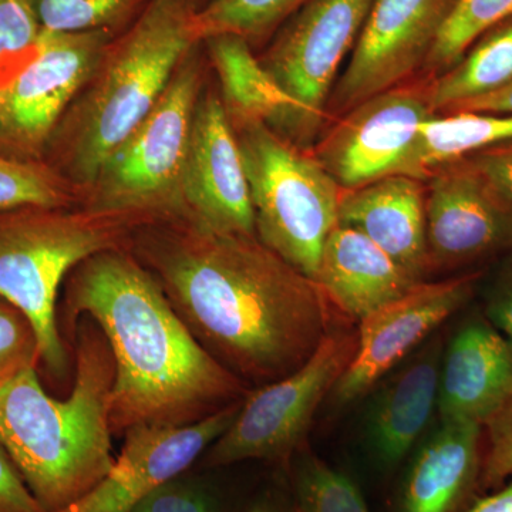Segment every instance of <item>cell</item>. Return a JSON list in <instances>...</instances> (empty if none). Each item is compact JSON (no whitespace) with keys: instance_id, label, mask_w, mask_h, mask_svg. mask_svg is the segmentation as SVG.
<instances>
[{"instance_id":"9a60e30c","label":"cell","mask_w":512,"mask_h":512,"mask_svg":"<svg viewBox=\"0 0 512 512\" xmlns=\"http://www.w3.org/2000/svg\"><path fill=\"white\" fill-rule=\"evenodd\" d=\"M188 221L218 234L255 235V214L234 128L210 82L198 99L184 168Z\"/></svg>"},{"instance_id":"4dcf8cb0","label":"cell","mask_w":512,"mask_h":512,"mask_svg":"<svg viewBox=\"0 0 512 512\" xmlns=\"http://www.w3.org/2000/svg\"><path fill=\"white\" fill-rule=\"evenodd\" d=\"M40 366L36 330L25 313L0 298V383L28 367Z\"/></svg>"},{"instance_id":"8fae6325","label":"cell","mask_w":512,"mask_h":512,"mask_svg":"<svg viewBox=\"0 0 512 512\" xmlns=\"http://www.w3.org/2000/svg\"><path fill=\"white\" fill-rule=\"evenodd\" d=\"M430 79L376 94L340 116L312 154L342 190L402 175L417 128L434 116Z\"/></svg>"},{"instance_id":"6da1fadb","label":"cell","mask_w":512,"mask_h":512,"mask_svg":"<svg viewBox=\"0 0 512 512\" xmlns=\"http://www.w3.org/2000/svg\"><path fill=\"white\" fill-rule=\"evenodd\" d=\"M128 249L202 348L248 386L291 375L332 332L319 285L255 235L151 222L134 229Z\"/></svg>"},{"instance_id":"f1b7e54d","label":"cell","mask_w":512,"mask_h":512,"mask_svg":"<svg viewBox=\"0 0 512 512\" xmlns=\"http://www.w3.org/2000/svg\"><path fill=\"white\" fill-rule=\"evenodd\" d=\"M295 512H372L345 474L316 457H305L292 474Z\"/></svg>"},{"instance_id":"ac0fdd59","label":"cell","mask_w":512,"mask_h":512,"mask_svg":"<svg viewBox=\"0 0 512 512\" xmlns=\"http://www.w3.org/2000/svg\"><path fill=\"white\" fill-rule=\"evenodd\" d=\"M426 195V181L407 175H389L355 190H342L339 224L365 234L407 274L424 282L431 272Z\"/></svg>"},{"instance_id":"5b68a950","label":"cell","mask_w":512,"mask_h":512,"mask_svg":"<svg viewBox=\"0 0 512 512\" xmlns=\"http://www.w3.org/2000/svg\"><path fill=\"white\" fill-rule=\"evenodd\" d=\"M137 222L82 207L0 211V298L36 330L40 366L56 382L72 376L73 350L57 323L60 288L84 259L128 248Z\"/></svg>"},{"instance_id":"7402d4cb","label":"cell","mask_w":512,"mask_h":512,"mask_svg":"<svg viewBox=\"0 0 512 512\" xmlns=\"http://www.w3.org/2000/svg\"><path fill=\"white\" fill-rule=\"evenodd\" d=\"M202 43L231 127L262 123L282 136L291 110L289 101L247 40L218 35Z\"/></svg>"},{"instance_id":"d6a6232c","label":"cell","mask_w":512,"mask_h":512,"mask_svg":"<svg viewBox=\"0 0 512 512\" xmlns=\"http://www.w3.org/2000/svg\"><path fill=\"white\" fill-rule=\"evenodd\" d=\"M188 471L158 487L133 512H221L214 491Z\"/></svg>"},{"instance_id":"9c48e42d","label":"cell","mask_w":512,"mask_h":512,"mask_svg":"<svg viewBox=\"0 0 512 512\" xmlns=\"http://www.w3.org/2000/svg\"><path fill=\"white\" fill-rule=\"evenodd\" d=\"M357 330L332 329L311 359L284 379L249 390L227 431L202 464L221 468L249 460L288 463L313 417L355 355Z\"/></svg>"},{"instance_id":"7a4b0ae2","label":"cell","mask_w":512,"mask_h":512,"mask_svg":"<svg viewBox=\"0 0 512 512\" xmlns=\"http://www.w3.org/2000/svg\"><path fill=\"white\" fill-rule=\"evenodd\" d=\"M83 316L113 353V436L138 426H190L247 397L248 384L202 348L128 248L90 256L67 275L57 303L67 345Z\"/></svg>"},{"instance_id":"5bb4252c","label":"cell","mask_w":512,"mask_h":512,"mask_svg":"<svg viewBox=\"0 0 512 512\" xmlns=\"http://www.w3.org/2000/svg\"><path fill=\"white\" fill-rule=\"evenodd\" d=\"M483 276L484 269H474L439 282H420L360 320L355 355L332 392L335 402H356L402 365L433 330L470 303Z\"/></svg>"},{"instance_id":"ba28073f","label":"cell","mask_w":512,"mask_h":512,"mask_svg":"<svg viewBox=\"0 0 512 512\" xmlns=\"http://www.w3.org/2000/svg\"><path fill=\"white\" fill-rule=\"evenodd\" d=\"M373 0H311L258 53L289 101L282 137L312 150L328 117L343 60L352 55Z\"/></svg>"},{"instance_id":"8992f818","label":"cell","mask_w":512,"mask_h":512,"mask_svg":"<svg viewBox=\"0 0 512 512\" xmlns=\"http://www.w3.org/2000/svg\"><path fill=\"white\" fill-rule=\"evenodd\" d=\"M204 43L178 64L157 106L101 165L79 207L121 215L138 225L188 221L184 168L192 120L210 76Z\"/></svg>"},{"instance_id":"277c9868","label":"cell","mask_w":512,"mask_h":512,"mask_svg":"<svg viewBox=\"0 0 512 512\" xmlns=\"http://www.w3.org/2000/svg\"><path fill=\"white\" fill-rule=\"evenodd\" d=\"M192 15L178 0H150L136 22L111 40L64 113L43 161L79 197L104 161L150 116L178 64L197 43Z\"/></svg>"},{"instance_id":"ffe728a7","label":"cell","mask_w":512,"mask_h":512,"mask_svg":"<svg viewBox=\"0 0 512 512\" xmlns=\"http://www.w3.org/2000/svg\"><path fill=\"white\" fill-rule=\"evenodd\" d=\"M483 427L440 423L404 477L400 512H461L480 491Z\"/></svg>"},{"instance_id":"603a6c76","label":"cell","mask_w":512,"mask_h":512,"mask_svg":"<svg viewBox=\"0 0 512 512\" xmlns=\"http://www.w3.org/2000/svg\"><path fill=\"white\" fill-rule=\"evenodd\" d=\"M512 138V116L434 114L417 128L402 175L427 181L434 170Z\"/></svg>"},{"instance_id":"4316f807","label":"cell","mask_w":512,"mask_h":512,"mask_svg":"<svg viewBox=\"0 0 512 512\" xmlns=\"http://www.w3.org/2000/svg\"><path fill=\"white\" fill-rule=\"evenodd\" d=\"M23 207H79V192L45 161L0 150V211Z\"/></svg>"},{"instance_id":"52a82bcc","label":"cell","mask_w":512,"mask_h":512,"mask_svg":"<svg viewBox=\"0 0 512 512\" xmlns=\"http://www.w3.org/2000/svg\"><path fill=\"white\" fill-rule=\"evenodd\" d=\"M255 214L256 238L315 281L330 232L339 224L342 188L311 150L266 124L234 128Z\"/></svg>"},{"instance_id":"d6986e66","label":"cell","mask_w":512,"mask_h":512,"mask_svg":"<svg viewBox=\"0 0 512 512\" xmlns=\"http://www.w3.org/2000/svg\"><path fill=\"white\" fill-rule=\"evenodd\" d=\"M315 282L333 308L357 322L420 284L372 239L342 224L326 239Z\"/></svg>"},{"instance_id":"44dd1931","label":"cell","mask_w":512,"mask_h":512,"mask_svg":"<svg viewBox=\"0 0 512 512\" xmlns=\"http://www.w3.org/2000/svg\"><path fill=\"white\" fill-rule=\"evenodd\" d=\"M443 342L440 336L384 380L373 400L369 437L377 458L392 467L407 456L437 410Z\"/></svg>"},{"instance_id":"2e32d148","label":"cell","mask_w":512,"mask_h":512,"mask_svg":"<svg viewBox=\"0 0 512 512\" xmlns=\"http://www.w3.org/2000/svg\"><path fill=\"white\" fill-rule=\"evenodd\" d=\"M242 402L190 426H138L126 431L107 476L79 501L57 512H133L158 487L204 456L231 426Z\"/></svg>"},{"instance_id":"1f68e13d","label":"cell","mask_w":512,"mask_h":512,"mask_svg":"<svg viewBox=\"0 0 512 512\" xmlns=\"http://www.w3.org/2000/svg\"><path fill=\"white\" fill-rule=\"evenodd\" d=\"M480 493H491L512 478V393L483 427Z\"/></svg>"},{"instance_id":"e575fe53","label":"cell","mask_w":512,"mask_h":512,"mask_svg":"<svg viewBox=\"0 0 512 512\" xmlns=\"http://www.w3.org/2000/svg\"><path fill=\"white\" fill-rule=\"evenodd\" d=\"M468 158L495 190L512 202V138L483 148Z\"/></svg>"},{"instance_id":"7c38bea8","label":"cell","mask_w":512,"mask_h":512,"mask_svg":"<svg viewBox=\"0 0 512 512\" xmlns=\"http://www.w3.org/2000/svg\"><path fill=\"white\" fill-rule=\"evenodd\" d=\"M426 188L431 272L483 269L512 251V202L470 158L434 170Z\"/></svg>"},{"instance_id":"d590c367","label":"cell","mask_w":512,"mask_h":512,"mask_svg":"<svg viewBox=\"0 0 512 512\" xmlns=\"http://www.w3.org/2000/svg\"><path fill=\"white\" fill-rule=\"evenodd\" d=\"M0 512H46L37 503L0 444Z\"/></svg>"},{"instance_id":"d4e9b609","label":"cell","mask_w":512,"mask_h":512,"mask_svg":"<svg viewBox=\"0 0 512 512\" xmlns=\"http://www.w3.org/2000/svg\"><path fill=\"white\" fill-rule=\"evenodd\" d=\"M311 0H214L192 15L191 32L197 42L218 35L247 40L256 55L286 20Z\"/></svg>"},{"instance_id":"484cf974","label":"cell","mask_w":512,"mask_h":512,"mask_svg":"<svg viewBox=\"0 0 512 512\" xmlns=\"http://www.w3.org/2000/svg\"><path fill=\"white\" fill-rule=\"evenodd\" d=\"M46 32H126L150 0H29Z\"/></svg>"},{"instance_id":"30bf717a","label":"cell","mask_w":512,"mask_h":512,"mask_svg":"<svg viewBox=\"0 0 512 512\" xmlns=\"http://www.w3.org/2000/svg\"><path fill=\"white\" fill-rule=\"evenodd\" d=\"M113 35L43 30L36 55L0 87V150L43 161L47 144L89 82Z\"/></svg>"},{"instance_id":"f35d334b","label":"cell","mask_w":512,"mask_h":512,"mask_svg":"<svg viewBox=\"0 0 512 512\" xmlns=\"http://www.w3.org/2000/svg\"><path fill=\"white\" fill-rule=\"evenodd\" d=\"M244 512H295L292 491L288 495L278 490H266L256 495Z\"/></svg>"},{"instance_id":"4fadbf2b","label":"cell","mask_w":512,"mask_h":512,"mask_svg":"<svg viewBox=\"0 0 512 512\" xmlns=\"http://www.w3.org/2000/svg\"><path fill=\"white\" fill-rule=\"evenodd\" d=\"M456 0H373L328 104L342 116L423 72Z\"/></svg>"},{"instance_id":"836d02e7","label":"cell","mask_w":512,"mask_h":512,"mask_svg":"<svg viewBox=\"0 0 512 512\" xmlns=\"http://www.w3.org/2000/svg\"><path fill=\"white\" fill-rule=\"evenodd\" d=\"M483 313L512 345V251L501 258L500 268L485 293Z\"/></svg>"},{"instance_id":"e0dca14e","label":"cell","mask_w":512,"mask_h":512,"mask_svg":"<svg viewBox=\"0 0 512 512\" xmlns=\"http://www.w3.org/2000/svg\"><path fill=\"white\" fill-rule=\"evenodd\" d=\"M512 393V345L484 313L468 318L441 357V423L484 427Z\"/></svg>"},{"instance_id":"74e56055","label":"cell","mask_w":512,"mask_h":512,"mask_svg":"<svg viewBox=\"0 0 512 512\" xmlns=\"http://www.w3.org/2000/svg\"><path fill=\"white\" fill-rule=\"evenodd\" d=\"M467 512H512V478L503 487L476 498Z\"/></svg>"},{"instance_id":"83f0119b","label":"cell","mask_w":512,"mask_h":512,"mask_svg":"<svg viewBox=\"0 0 512 512\" xmlns=\"http://www.w3.org/2000/svg\"><path fill=\"white\" fill-rule=\"evenodd\" d=\"M510 18L512 0H456L421 73L434 79L447 72L478 37Z\"/></svg>"},{"instance_id":"8d00e7d4","label":"cell","mask_w":512,"mask_h":512,"mask_svg":"<svg viewBox=\"0 0 512 512\" xmlns=\"http://www.w3.org/2000/svg\"><path fill=\"white\" fill-rule=\"evenodd\" d=\"M447 113H487L512 116V83L490 96L457 104L450 110L444 111L443 114Z\"/></svg>"},{"instance_id":"cb8c5ba5","label":"cell","mask_w":512,"mask_h":512,"mask_svg":"<svg viewBox=\"0 0 512 512\" xmlns=\"http://www.w3.org/2000/svg\"><path fill=\"white\" fill-rule=\"evenodd\" d=\"M512 83V18L478 37L447 72L430 79L431 109L443 114L457 104L490 96Z\"/></svg>"},{"instance_id":"3957f363","label":"cell","mask_w":512,"mask_h":512,"mask_svg":"<svg viewBox=\"0 0 512 512\" xmlns=\"http://www.w3.org/2000/svg\"><path fill=\"white\" fill-rule=\"evenodd\" d=\"M69 345L74 375L66 399L46 392L37 367L0 383V444L46 512L90 493L116 460L109 416L116 365L109 343L83 316Z\"/></svg>"},{"instance_id":"ab89813d","label":"cell","mask_w":512,"mask_h":512,"mask_svg":"<svg viewBox=\"0 0 512 512\" xmlns=\"http://www.w3.org/2000/svg\"><path fill=\"white\" fill-rule=\"evenodd\" d=\"M178 2L184 5L188 10H191L195 15V13L201 12L202 9L207 8L214 0H178Z\"/></svg>"},{"instance_id":"f546056e","label":"cell","mask_w":512,"mask_h":512,"mask_svg":"<svg viewBox=\"0 0 512 512\" xmlns=\"http://www.w3.org/2000/svg\"><path fill=\"white\" fill-rule=\"evenodd\" d=\"M42 33L29 0H0V87L33 59Z\"/></svg>"}]
</instances>
